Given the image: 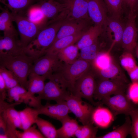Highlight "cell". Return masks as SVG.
<instances>
[{
    "mask_svg": "<svg viewBox=\"0 0 138 138\" xmlns=\"http://www.w3.org/2000/svg\"><path fill=\"white\" fill-rule=\"evenodd\" d=\"M103 31L102 26L95 25L90 26L77 42L76 45L80 50L92 45L97 40Z\"/></svg>",
    "mask_w": 138,
    "mask_h": 138,
    "instance_id": "23",
    "label": "cell"
},
{
    "mask_svg": "<svg viewBox=\"0 0 138 138\" xmlns=\"http://www.w3.org/2000/svg\"><path fill=\"white\" fill-rule=\"evenodd\" d=\"M88 20H67L59 30L54 42L61 38L86 31L90 27Z\"/></svg>",
    "mask_w": 138,
    "mask_h": 138,
    "instance_id": "18",
    "label": "cell"
},
{
    "mask_svg": "<svg viewBox=\"0 0 138 138\" xmlns=\"http://www.w3.org/2000/svg\"><path fill=\"white\" fill-rule=\"evenodd\" d=\"M125 25L119 20L108 16L103 26V31L107 33L108 37L112 41L111 44L121 45L122 39Z\"/></svg>",
    "mask_w": 138,
    "mask_h": 138,
    "instance_id": "15",
    "label": "cell"
},
{
    "mask_svg": "<svg viewBox=\"0 0 138 138\" xmlns=\"http://www.w3.org/2000/svg\"><path fill=\"white\" fill-rule=\"evenodd\" d=\"M17 37H0V55L15 56L25 53V48Z\"/></svg>",
    "mask_w": 138,
    "mask_h": 138,
    "instance_id": "17",
    "label": "cell"
},
{
    "mask_svg": "<svg viewBox=\"0 0 138 138\" xmlns=\"http://www.w3.org/2000/svg\"><path fill=\"white\" fill-rule=\"evenodd\" d=\"M127 0H122L123 5L124 9L127 7Z\"/></svg>",
    "mask_w": 138,
    "mask_h": 138,
    "instance_id": "48",
    "label": "cell"
},
{
    "mask_svg": "<svg viewBox=\"0 0 138 138\" xmlns=\"http://www.w3.org/2000/svg\"><path fill=\"white\" fill-rule=\"evenodd\" d=\"M35 0H0V2L5 6L13 14H24L27 9Z\"/></svg>",
    "mask_w": 138,
    "mask_h": 138,
    "instance_id": "28",
    "label": "cell"
},
{
    "mask_svg": "<svg viewBox=\"0 0 138 138\" xmlns=\"http://www.w3.org/2000/svg\"><path fill=\"white\" fill-rule=\"evenodd\" d=\"M94 71L96 78L98 79H119L127 81L120 66L114 59L107 67Z\"/></svg>",
    "mask_w": 138,
    "mask_h": 138,
    "instance_id": "21",
    "label": "cell"
},
{
    "mask_svg": "<svg viewBox=\"0 0 138 138\" xmlns=\"http://www.w3.org/2000/svg\"><path fill=\"white\" fill-rule=\"evenodd\" d=\"M127 73L132 83H138V66Z\"/></svg>",
    "mask_w": 138,
    "mask_h": 138,
    "instance_id": "44",
    "label": "cell"
},
{
    "mask_svg": "<svg viewBox=\"0 0 138 138\" xmlns=\"http://www.w3.org/2000/svg\"><path fill=\"white\" fill-rule=\"evenodd\" d=\"M66 21L53 22L42 29L25 48V53L35 60L45 54L53 43L59 29Z\"/></svg>",
    "mask_w": 138,
    "mask_h": 138,
    "instance_id": "1",
    "label": "cell"
},
{
    "mask_svg": "<svg viewBox=\"0 0 138 138\" xmlns=\"http://www.w3.org/2000/svg\"><path fill=\"white\" fill-rule=\"evenodd\" d=\"M135 14L129 11L127 22L122 35L121 45L124 51L133 55L135 47L137 43V28L136 23Z\"/></svg>",
    "mask_w": 138,
    "mask_h": 138,
    "instance_id": "11",
    "label": "cell"
},
{
    "mask_svg": "<svg viewBox=\"0 0 138 138\" xmlns=\"http://www.w3.org/2000/svg\"><path fill=\"white\" fill-rule=\"evenodd\" d=\"M134 56H135L138 59V42H137L134 49L133 53Z\"/></svg>",
    "mask_w": 138,
    "mask_h": 138,
    "instance_id": "47",
    "label": "cell"
},
{
    "mask_svg": "<svg viewBox=\"0 0 138 138\" xmlns=\"http://www.w3.org/2000/svg\"><path fill=\"white\" fill-rule=\"evenodd\" d=\"M25 15L31 21L42 28L45 27L47 20L39 4H33L26 10Z\"/></svg>",
    "mask_w": 138,
    "mask_h": 138,
    "instance_id": "29",
    "label": "cell"
},
{
    "mask_svg": "<svg viewBox=\"0 0 138 138\" xmlns=\"http://www.w3.org/2000/svg\"><path fill=\"white\" fill-rule=\"evenodd\" d=\"M0 30L3 32L4 36H18V33L13 24V15L6 7H0Z\"/></svg>",
    "mask_w": 138,
    "mask_h": 138,
    "instance_id": "22",
    "label": "cell"
},
{
    "mask_svg": "<svg viewBox=\"0 0 138 138\" xmlns=\"http://www.w3.org/2000/svg\"><path fill=\"white\" fill-rule=\"evenodd\" d=\"M46 79L44 76L30 73L28 77L26 87L28 96L33 98L35 96V94L38 95L42 93L44 88V81Z\"/></svg>",
    "mask_w": 138,
    "mask_h": 138,
    "instance_id": "24",
    "label": "cell"
},
{
    "mask_svg": "<svg viewBox=\"0 0 138 138\" xmlns=\"http://www.w3.org/2000/svg\"><path fill=\"white\" fill-rule=\"evenodd\" d=\"M129 84L128 81L121 79H98L94 98L101 101L112 95L125 93Z\"/></svg>",
    "mask_w": 138,
    "mask_h": 138,
    "instance_id": "5",
    "label": "cell"
},
{
    "mask_svg": "<svg viewBox=\"0 0 138 138\" xmlns=\"http://www.w3.org/2000/svg\"><path fill=\"white\" fill-rule=\"evenodd\" d=\"M127 89L128 96L134 103L138 104V83L129 84Z\"/></svg>",
    "mask_w": 138,
    "mask_h": 138,
    "instance_id": "42",
    "label": "cell"
},
{
    "mask_svg": "<svg viewBox=\"0 0 138 138\" xmlns=\"http://www.w3.org/2000/svg\"><path fill=\"white\" fill-rule=\"evenodd\" d=\"M79 50L76 44L70 45L60 51L57 54L60 60L66 64L72 63L79 58Z\"/></svg>",
    "mask_w": 138,
    "mask_h": 138,
    "instance_id": "31",
    "label": "cell"
},
{
    "mask_svg": "<svg viewBox=\"0 0 138 138\" xmlns=\"http://www.w3.org/2000/svg\"><path fill=\"white\" fill-rule=\"evenodd\" d=\"M22 130H26L35 123L39 114L36 108L27 107L19 111Z\"/></svg>",
    "mask_w": 138,
    "mask_h": 138,
    "instance_id": "30",
    "label": "cell"
},
{
    "mask_svg": "<svg viewBox=\"0 0 138 138\" xmlns=\"http://www.w3.org/2000/svg\"><path fill=\"white\" fill-rule=\"evenodd\" d=\"M6 129V124L3 118L0 116V135L5 134Z\"/></svg>",
    "mask_w": 138,
    "mask_h": 138,
    "instance_id": "46",
    "label": "cell"
},
{
    "mask_svg": "<svg viewBox=\"0 0 138 138\" xmlns=\"http://www.w3.org/2000/svg\"><path fill=\"white\" fill-rule=\"evenodd\" d=\"M0 74L5 81L7 89L20 85L17 77L12 71L0 66Z\"/></svg>",
    "mask_w": 138,
    "mask_h": 138,
    "instance_id": "39",
    "label": "cell"
},
{
    "mask_svg": "<svg viewBox=\"0 0 138 138\" xmlns=\"http://www.w3.org/2000/svg\"><path fill=\"white\" fill-rule=\"evenodd\" d=\"M106 5L108 16L121 20L124 9L122 0H103Z\"/></svg>",
    "mask_w": 138,
    "mask_h": 138,
    "instance_id": "35",
    "label": "cell"
},
{
    "mask_svg": "<svg viewBox=\"0 0 138 138\" xmlns=\"http://www.w3.org/2000/svg\"><path fill=\"white\" fill-rule=\"evenodd\" d=\"M18 138H44V136L34 125L23 131H17Z\"/></svg>",
    "mask_w": 138,
    "mask_h": 138,
    "instance_id": "40",
    "label": "cell"
},
{
    "mask_svg": "<svg viewBox=\"0 0 138 138\" xmlns=\"http://www.w3.org/2000/svg\"><path fill=\"white\" fill-rule=\"evenodd\" d=\"M12 14L14 22L17 26L20 40L25 48L42 28L30 21L24 14Z\"/></svg>",
    "mask_w": 138,
    "mask_h": 138,
    "instance_id": "7",
    "label": "cell"
},
{
    "mask_svg": "<svg viewBox=\"0 0 138 138\" xmlns=\"http://www.w3.org/2000/svg\"><path fill=\"white\" fill-rule=\"evenodd\" d=\"M7 90L5 81L0 74V100L5 101L7 99Z\"/></svg>",
    "mask_w": 138,
    "mask_h": 138,
    "instance_id": "43",
    "label": "cell"
},
{
    "mask_svg": "<svg viewBox=\"0 0 138 138\" xmlns=\"http://www.w3.org/2000/svg\"><path fill=\"white\" fill-rule=\"evenodd\" d=\"M92 121L85 125L79 126L77 130L75 137L77 138H95L98 127L95 126Z\"/></svg>",
    "mask_w": 138,
    "mask_h": 138,
    "instance_id": "37",
    "label": "cell"
},
{
    "mask_svg": "<svg viewBox=\"0 0 138 138\" xmlns=\"http://www.w3.org/2000/svg\"><path fill=\"white\" fill-rule=\"evenodd\" d=\"M100 102L108 106L114 117L122 114L129 116L131 111L137 106L125 93L107 97Z\"/></svg>",
    "mask_w": 138,
    "mask_h": 138,
    "instance_id": "10",
    "label": "cell"
},
{
    "mask_svg": "<svg viewBox=\"0 0 138 138\" xmlns=\"http://www.w3.org/2000/svg\"><path fill=\"white\" fill-rule=\"evenodd\" d=\"M41 1H48L50 0H40Z\"/></svg>",
    "mask_w": 138,
    "mask_h": 138,
    "instance_id": "51",
    "label": "cell"
},
{
    "mask_svg": "<svg viewBox=\"0 0 138 138\" xmlns=\"http://www.w3.org/2000/svg\"><path fill=\"white\" fill-rule=\"evenodd\" d=\"M129 116L131 119L130 134L133 138H138V106L133 110Z\"/></svg>",
    "mask_w": 138,
    "mask_h": 138,
    "instance_id": "41",
    "label": "cell"
},
{
    "mask_svg": "<svg viewBox=\"0 0 138 138\" xmlns=\"http://www.w3.org/2000/svg\"><path fill=\"white\" fill-rule=\"evenodd\" d=\"M88 13L95 25L103 27L108 17L103 0H88Z\"/></svg>",
    "mask_w": 138,
    "mask_h": 138,
    "instance_id": "16",
    "label": "cell"
},
{
    "mask_svg": "<svg viewBox=\"0 0 138 138\" xmlns=\"http://www.w3.org/2000/svg\"><path fill=\"white\" fill-rule=\"evenodd\" d=\"M92 68L91 63L79 58L71 64L63 63L58 71L70 84L72 91L74 85L77 80Z\"/></svg>",
    "mask_w": 138,
    "mask_h": 138,
    "instance_id": "9",
    "label": "cell"
},
{
    "mask_svg": "<svg viewBox=\"0 0 138 138\" xmlns=\"http://www.w3.org/2000/svg\"><path fill=\"white\" fill-rule=\"evenodd\" d=\"M137 42H138V27H137Z\"/></svg>",
    "mask_w": 138,
    "mask_h": 138,
    "instance_id": "50",
    "label": "cell"
},
{
    "mask_svg": "<svg viewBox=\"0 0 138 138\" xmlns=\"http://www.w3.org/2000/svg\"><path fill=\"white\" fill-rule=\"evenodd\" d=\"M96 74L92 68L80 77L75 83L71 93L74 95L84 98L95 106L101 105L94 100L97 81Z\"/></svg>",
    "mask_w": 138,
    "mask_h": 138,
    "instance_id": "4",
    "label": "cell"
},
{
    "mask_svg": "<svg viewBox=\"0 0 138 138\" xmlns=\"http://www.w3.org/2000/svg\"><path fill=\"white\" fill-rule=\"evenodd\" d=\"M45 84L43 92L36 96L39 100H53L56 102L65 100L71 93V87L66 79L59 71L51 75Z\"/></svg>",
    "mask_w": 138,
    "mask_h": 138,
    "instance_id": "3",
    "label": "cell"
},
{
    "mask_svg": "<svg viewBox=\"0 0 138 138\" xmlns=\"http://www.w3.org/2000/svg\"><path fill=\"white\" fill-rule=\"evenodd\" d=\"M35 59L25 53L15 55H0V66L12 71L20 85L26 89L28 77Z\"/></svg>",
    "mask_w": 138,
    "mask_h": 138,
    "instance_id": "2",
    "label": "cell"
},
{
    "mask_svg": "<svg viewBox=\"0 0 138 138\" xmlns=\"http://www.w3.org/2000/svg\"><path fill=\"white\" fill-rule=\"evenodd\" d=\"M61 122L62 126L57 129L58 138H70L75 137L76 132L80 126L76 120L68 116Z\"/></svg>",
    "mask_w": 138,
    "mask_h": 138,
    "instance_id": "27",
    "label": "cell"
},
{
    "mask_svg": "<svg viewBox=\"0 0 138 138\" xmlns=\"http://www.w3.org/2000/svg\"><path fill=\"white\" fill-rule=\"evenodd\" d=\"M64 3L66 5L64 12L67 20L90 19L88 13V0H65Z\"/></svg>",
    "mask_w": 138,
    "mask_h": 138,
    "instance_id": "12",
    "label": "cell"
},
{
    "mask_svg": "<svg viewBox=\"0 0 138 138\" xmlns=\"http://www.w3.org/2000/svg\"><path fill=\"white\" fill-rule=\"evenodd\" d=\"M111 50L110 48L107 50L102 51L98 54L91 63L94 71L106 68L112 62L113 59L110 54Z\"/></svg>",
    "mask_w": 138,
    "mask_h": 138,
    "instance_id": "32",
    "label": "cell"
},
{
    "mask_svg": "<svg viewBox=\"0 0 138 138\" xmlns=\"http://www.w3.org/2000/svg\"><path fill=\"white\" fill-rule=\"evenodd\" d=\"M39 5L46 18L54 19L66 9L65 3H60L54 0L41 1Z\"/></svg>",
    "mask_w": 138,
    "mask_h": 138,
    "instance_id": "20",
    "label": "cell"
},
{
    "mask_svg": "<svg viewBox=\"0 0 138 138\" xmlns=\"http://www.w3.org/2000/svg\"><path fill=\"white\" fill-rule=\"evenodd\" d=\"M63 63L57 55L46 53L34 60L30 73L44 76L47 79L59 69Z\"/></svg>",
    "mask_w": 138,
    "mask_h": 138,
    "instance_id": "8",
    "label": "cell"
},
{
    "mask_svg": "<svg viewBox=\"0 0 138 138\" xmlns=\"http://www.w3.org/2000/svg\"><path fill=\"white\" fill-rule=\"evenodd\" d=\"M129 116H127L124 123L120 126L98 138H125L130 134L132 122Z\"/></svg>",
    "mask_w": 138,
    "mask_h": 138,
    "instance_id": "33",
    "label": "cell"
},
{
    "mask_svg": "<svg viewBox=\"0 0 138 138\" xmlns=\"http://www.w3.org/2000/svg\"><path fill=\"white\" fill-rule=\"evenodd\" d=\"M35 124L45 138H58L57 130L49 121L39 117Z\"/></svg>",
    "mask_w": 138,
    "mask_h": 138,
    "instance_id": "36",
    "label": "cell"
},
{
    "mask_svg": "<svg viewBox=\"0 0 138 138\" xmlns=\"http://www.w3.org/2000/svg\"><path fill=\"white\" fill-rule=\"evenodd\" d=\"M114 118L110 110L101 105L95 108L92 114L91 120L96 126L104 129L110 125Z\"/></svg>",
    "mask_w": 138,
    "mask_h": 138,
    "instance_id": "19",
    "label": "cell"
},
{
    "mask_svg": "<svg viewBox=\"0 0 138 138\" xmlns=\"http://www.w3.org/2000/svg\"><path fill=\"white\" fill-rule=\"evenodd\" d=\"M20 104L15 102L9 104L5 101H0V116L5 120L7 126L22 130L19 111L15 108V106Z\"/></svg>",
    "mask_w": 138,
    "mask_h": 138,
    "instance_id": "14",
    "label": "cell"
},
{
    "mask_svg": "<svg viewBox=\"0 0 138 138\" xmlns=\"http://www.w3.org/2000/svg\"><path fill=\"white\" fill-rule=\"evenodd\" d=\"M7 99L10 103L13 101L20 104L24 103L29 106L33 101L28 96L27 90L20 85L7 89Z\"/></svg>",
    "mask_w": 138,
    "mask_h": 138,
    "instance_id": "25",
    "label": "cell"
},
{
    "mask_svg": "<svg viewBox=\"0 0 138 138\" xmlns=\"http://www.w3.org/2000/svg\"><path fill=\"white\" fill-rule=\"evenodd\" d=\"M102 46L98 39L92 45L80 50L79 58L91 63L100 52L105 50L102 49Z\"/></svg>",
    "mask_w": 138,
    "mask_h": 138,
    "instance_id": "34",
    "label": "cell"
},
{
    "mask_svg": "<svg viewBox=\"0 0 138 138\" xmlns=\"http://www.w3.org/2000/svg\"><path fill=\"white\" fill-rule=\"evenodd\" d=\"M65 0H64V1Z\"/></svg>",
    "mask_w": 138,
    "mask_h": 138,
    "instance_id": "52",
    "label": "cell"
},
{
    "mask_svg": "<svg viewBox=\"0 0 138 138\" xmlns=\"http://www.w3.org/2000/svg\"><path fill=\"white\" fill-rule=\"evenodd\" d=\"M39 114H43L61 122L69 116L70 112L65 100L52 104L47 102L45 105H42L36 108Z\"/></svg>",
    "mask_w": 138,
    "mask_h": 138,
    "instance_id": "13",
    "label": "cell"
},
{
    "mask_svg": "<svg viewBox=\"0 0 138 138\" xmlns=\"http://www.w3.org/2000/svg\"><path fill=\"white\" fill-rule=\"evenodd\" d=\"M119 60L121 65L127 72L137 65L134 56L130 52L124 51L120 56Z\"/></svg>",
    "mask_w": 138,
    "mask_h": 138,
    "instance_id": "38",
    "label": "cell"
},
{
    "mask_svg": "<svg viewBox=\"0 0 138 138\" xmlns=\"http://www.w3.org/2000/svg\"><path fill=\"white\" fill-rule=\"evenodd\" d=\"M135 14L136 15V17L137 16H138V0L135 10Z\"/></svg>",
    "mask_w": 138,
    "mask_h": 138,
    "instance_id": "49",
    "label": "cell"
},
{
    "mask_svg": "<svg viewBox=\"0 0 138 138\" xmlns=\"http://www.w3.org/2000/svg\"><path fill=\"white\" fill-rule=\"evenodd\" d=\"M64 100L70 112L75 116L83 125L92 121V114L95 108L93 105L83 101L82 98L71 93L66 96Z\"/></svg>",
    "mask_w": 138,
    "mask_h": 138,
    "instance_id": "6",
    "label": "cell"
},
{
    "mask_svg": "<svg viewBox=\"0 0 138 138\" xmlns=\"http://www.w3.org/2000/svg\"><path fill=\"white\" fill-rule=\"evenodd\" d=\"M138 0H127V7L129 9V11L135 13V11Z\"/></svg>",
    "mask_w": 138,
    "mask_h": 138,
    "instance_id": "45",
    "label": "cell"
},
{
    "mask_svg": "<svg viewBox=\"0 0 138 138\" xmlns=\"http://www.w3.org/2000/svg\"><path fill=\"white\" fill-rule=\"evenodd\" d=\"M85 31L65 37L56 40L48 49L46 54L57 55L61 50L70 45L76 43Z\"/></svg>",
    "mask_w": 138,
    "mask_h": 138,
    "instance_id": "26",
    "label": "cell"
}]
</instances>
